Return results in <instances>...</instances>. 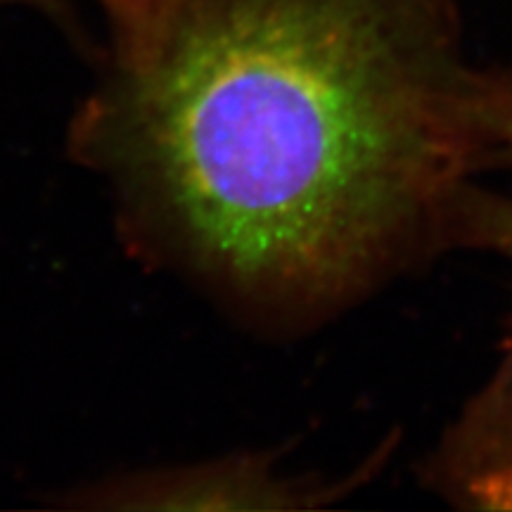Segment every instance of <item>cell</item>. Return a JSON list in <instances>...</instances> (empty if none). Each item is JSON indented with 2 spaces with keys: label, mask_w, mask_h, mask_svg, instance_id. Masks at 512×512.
<instances>
[{
  "label": "cell",
  "mask_w": 512,
  "mask_h": 512,
  "mask_svg": "<svg viewBox=\"0 0 512 512\" xmlns=\"http://www.w3.org/2000/svg\"><path fill=\"white\" fill-rule=\"evenodd\" d=\"M470 72L456 0H166L74 143L152 247L302 328L451 247Z\"/></svg>",
  "instance_id": "6da1fadb"
},
{
  "label": "cell",
  "mask_w": 512,
  "mask_h": 512,
  "mask_svg": "<svg viewBox=\"0 0 512 512\" xmlns=\"http://www.w3.org/2000/svg\"><path fill=\"white\" fill-rule=\"evenodd\" d=\"M451 247L486 249L512 264V197L467 183L453 209ZM448 460L460 494L479 508H512V422H505L501 437L463 434Z\"/></svg>",
  "instance_id": "7a4b0ae2"
},
{
  "label": "cell",
  "mask_w": 512,
  "mask_h": 512,
  "mask_svg": "<svg viewBox=\"0 0 512 512\" xmlns=\"http://www.w3.org/2000/svg\"><path fill=\"white\" fill-rule=\"evenodd\" d=\"M463 110L475 174L512 169V67H472Z\"/></svg>",
  "instance_id": "3957f363"
},
{
  "label": "cell",
  "mask_w": 512,
  "mask_h": 512,
  "mask_svg": "<svg viewBox=\"0 0 512 512\" xmlns=\"http://www.w3.org/2000/svg\"><path fill=\"white\" fill-rule=\"evenodd\" d=\"M110 15L114 36L145 24L162 10L166 0H100Z\"/></svg>",
  "instance_id": "277c9868"
},
{
  "label": "cell",
  "mask_w": 512,
  "mask_h": 512,
  "mask_svg": "<svg viewBox=\"0 0 512 512\" xmlns=\"http://www.w3.org/2000/svg\"><path fill=\"white\" fill-rule=\"evenodd\" d=\"M0 3H8V0H0Z\"/></svg>",
  "instance_id": "5b68a950"
}]
</instances>
